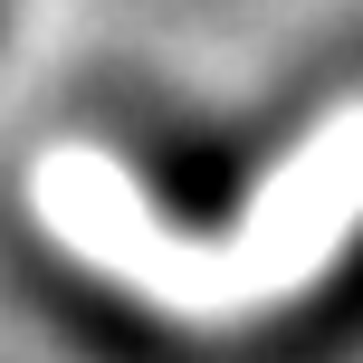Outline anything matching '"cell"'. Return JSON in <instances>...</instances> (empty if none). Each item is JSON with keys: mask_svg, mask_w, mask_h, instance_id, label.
I'll use <instances>...</instances> for the list:
<instances>
[{"mask_svg": "<svg viewBox=\"0 0 363 363\" xmlns=\"http://www.w3.org/2000/svg\"><path fill=\"white\" fill-rule=\"evenodd\" d=\"M354 220H363V106L335 115V125L249 201V220L230 230V249H211V315L296 296L354 239Z\"/></svg>", "mask_w": 363, "mask_h": 363, "instance_id": "1", "label": "cell"}, {"mask_svg": "<svg viewBox=\"0 0 363 363\" xmlns=\"http://www.w3.org/2000/svg\"><path fill=\"white\" fill-rule=\"evenodd\" d=\"M38 220H48L86 268L125 277L134 296H153V306H172V315H211V258H182V239L144 211V191H134L106 153H48V163H38Z\"/></svg>", "mask_w": 363, "mask_h": 363, "instance_id": "2", "label": "cell"}]
</instances>
